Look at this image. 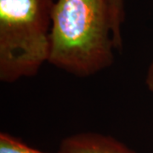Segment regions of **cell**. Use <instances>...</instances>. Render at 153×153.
<instances>
[{"mask_svg": "<svg viewBox=\"0 0 153 153\" xmlns=\"http://www.w3.org/2000/svg\"><path fill=\"white\" fill-rule=\"evenodd\" d=\"M122 49L111 0L55 1L49 64L87 77L109 68L114 63V51Z\"/></svg>", "mask_w": 153, "mask_h": 153, "instance_id": "6da1fadb", "label": "cell"}, {"mask_svg": "<svg viewBox=\"0 0 153 153\" xmlns=\"http://www.w3.org/2000/svg\"><path fill=\"white\" fill-rule=\"evenodd\" d=\"M55 0H0V81L36 76L51 51Z\"/></svg>", "mask_w": 153, "mask_h": 153, "instance_id": "7a4b0ae2", "label": "cell"}, {"mask_svg": "<svg viewBox=\"0 0 153 153\" xmlns=\"http://www.w3.org/2000/svg\"><path fill=\"white\" fill-rule=\"evenodd\" d=\"M62 153H136L114 137L95 132L77 133L62 140Z\"/></svg>", "mask_w": 153, "mask_h": 153, "instance_id": "3957f363", "label": "cell"}, {"mask_svg": "<svg viewBox=\"0 0 153 153\" xmlns=\"http://www.w3.org/2000/svg\"><path fill=\"white\" fill-rule=\"evenodd\" d=\"M0 153H49L28 146L21 139L8 134L0 133ZM56 153H62L60 151Z\"/></svg>", "mask_w": 153, "mask_h": 153, "instance_id": "277c9868", "label": "cell"}, {"mask_svg": "<svg viewBox=\"0 0 153 153\" xmlns=\"http://www.w3.org/2000/svg\"><path fill=\"white\" fill-rule=\"evenodd\" d=\"M111 4L116 27L119 33H122V23L124 20L123 0H111Z\"/></svg>", "mask_w": 153, "mask_h": 153, "instance_id": "5b68a950", "label": "cell"}, {"mask_svg": "<svg viewBox=\"0 0 153 153\" xmlns=\"http://www.w3.org/2000/svg\"><path fill=\"white\" fill-rule=\"evenodd\" d=\"M145 81H146V85L148 89L153 93V60L148 67Z\"/></svg>", "mask_w": 153, "mask_h": 153, "instance_id": "8992f818", "label": "cell"}]
</instances>
